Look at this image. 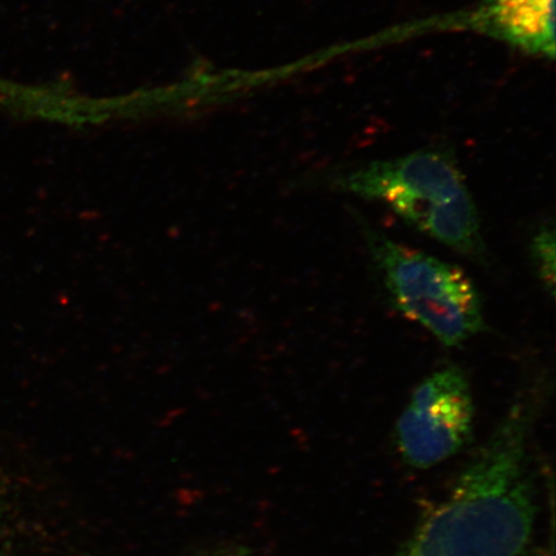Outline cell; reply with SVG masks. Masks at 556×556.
I'll return each instance as SVG.
<instances>
[{"mask_svg": "<svg viewBox=\"0 0 556 556\" xmlns=\"http://www.w3.org/2000/svg\"><path fill=\"white\" fill-rule=\"evenodd\" d=\"M478 17L484 31L526 52L554 58L555 0H490Z\"/></svg>", "mask_w": 556, "mask_h": 556, "instance_id": "obj_5", "label": "cell"}, {"mask_svg": "<svg viewBox=\"0 0 556 556\" xmlns=\"http://www.w3.org/2000/svg\"><path fill=\"white\" fill-rule=\"evenodd\" d=\"M185 556H252L249 548L236 544H220L199 548Z\"/></svg>", "mask_w": 556, "mask_h": 556, "instance_id": "obj_7", "label": "cell"}, {"mask_svg": "<svg viewBox=\"0 0 556 556\" xmlns=\"http://www.w3.org/2000/svg\"><path fill=\"white\" fill-rule=\"evenodd\" d=\"M475 401L460 367L451 365L417 387L395 426L403 462L429 469L455 456L470 440Z\"/></svg>", "mask_w": 556, "mask_h": 556, "instance_id": "obj_4", "label": "cell"}, {"mask_svg": "<svg viewBox=\"0 0 556 556\" xmlns=\"http://www.w3.org/2000/svg\"><path fill=\"white\" fill-rule=\"evenodd\" d=\"M375 269L395 308L444 346L456 348L484 330L481 296L460 267L389 239L363 224Z\"/></svg>", "mask_w": 556, "mask_h": 556, "instance_id": "obj_3", "label": "cell"}, {"mask_svg": "<svg viewBox=\"0 0 556 556\" xmlns=\"http://www.w3.org/2000/svg\"><path fill=\"white\" fill-rule=\"evenodd\" d=\"M536 401L514 403L446 498L393 556H520L536 519L530 438Z\"/></svg>", "mask_w": 556, "mask_h": 556, "instance_id": "obj_1", "label": "cell"}, {"mask_svg": "<svg viewBox=\"0 0 556 556\" xmlns=\"http://www.w3.org/2000/svg\"><path fill=\"white\" fill-rule=\"evenodd\" d=\"M532 258L545 289L554 296L555 232L553 227H541L532 240Z\"/></svg>", "mask_w": 556, "mask_h": 556, "instance_id": "obj_6", "label": "cell"}, {"mask_svg": "<svg viewBox=\"0 0 556 556\" xmlns=\"http://www.w3.org/2000/svg\"><path fill=\"white\" fill-rule=\"evenodd\" d=\"M338 191L377 200L409 226L469 258H483L481 220L464 174L441 150L380 160L337 174Z\"/></svg>", "mask_w": 556, "mask_h": 556, "instance_id": "obj_2", "label": "cell"}]
</instances>
